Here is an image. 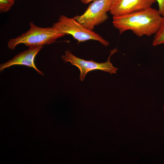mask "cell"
Listing matches in <instances>:
<instances>
[{"instance_id":"1","label":"cell","mask_w":164,"mask_h":164,"mask_svg":"<svg viewBox=\"0 0 164 164\" xmlns=\"http://www.w3.org/2000/svg\"><path fill=\"white\" fill-rule=\"evenodd\" d=\"M162 17L158 10L150 7L126 15L113 16L112 23L120 34L131 30L138 36H150L158 31Z\"/></svg>"},{"instance_id":"2","label":"cell","mask_w":164,"mask_h":164,"mask_svg":"<svg viewBox=\"0 0 164 164\" xmlns=\"http://www.w3.org/2000/svg\"><path fill=\"white\" fill-rule=\"evenodd\" d=\"M29 26L26 32L9 40L7 46L9 49L14 50L20 44H23L29 48L43 46L54 43L57 39L66 35L53 26L41 27L32 22L29 23Z\"/></svg>"},{"instance_id":"3","label":"cell","mask_w":164,"mask_h":164,"mask_svg":"<svg viewBox=\"0 0 164 164\" xmlns=\"http://www.w3.org/2000/svg\"><path fill=\"white\" fill-rule=\"evenodd\" d=\"M52 26L66 35H71L78 43L92 40L97 41L105 46H108L109 44V42L101 36L86 28L74 18L61 15Z\"/></svg>"},{"instance_id":"4","label":"cell","mask_w":164,"mask_h":164,"mask_svg":"<svg viewBox=\"0 0 164 164\" xmlns=\"http://www.w3.org/2000/svg\"><path fill=\"white\" fill-rule=\"evenodd\" d=\"M117 51V48L111 50L107 60L104 63H98L92 60H86L79 58L74 55L69 50L65 51V54L62 55L61 59L64 62H70L79 69L80 71V80L83 81L87 73L91 71L100 70L111 74L115 73L118 69L113 66L110 62V59L112 55Z\"/></svg>"},{"instance_id":"5","label":"cell","mask_w":164,"mask_h":164,"mask_svg":"<svg viewBox=\"0 0 164 164\" xmlns=\"http://www.w3.org/2000/svg\"><path fill=\"white\" fill-rule=\"evenodd\" d=\"M111 0L94 1L88 6L84 13L73 18L87 29L93 31L95 26L106 21L108 18Z\"/></svg>"},{"instance_id":"6","label":"cell","mask_w":164,"mask_h":164,"mask_svg":"<svg viewBox=\"0 0 164 164\" xmlns=\"http://www.w3.org/2000/svg\"><path fill=\"white\" fill-rule=\"evenodd\" d=\"M155 0H111L109 12L113 16L126 15L150 7Z\"/></svg>"},{"instance_id":"7","label":"cell","mask_w":164,"mask_h":164,"mask_svg":"<svg viewBox=\"0 0 164 164\" xmlns=\"http://www.w3.org/2000/svg\"><path fill=\"white\" fill-rule=\"evenodd\" d=\"M43 47L29 48L28 49L19 53L11 60L1 64L0 71L2 72L4 69L12 66L22 65L32 67L40 74L44 75L43 73L37 68L34 63L35 56Z\"/></svg>"},{"instance_id":"8","label":"cell","mask_w":164,"mask_h":164,"mask_svg":"<svg viewBox=\"0 0 164 164\" xmlns=\"http://www.w3.org/2000/svg\"><path fill=\"white\" fill-rule=\"evenodd\" d=\"M152 44L154 46L164 44V16H162L159 29L154 34Z\"/></svg>"},{"instance_id":"9","label":"cell","mask_w":164,"mask_h":164,"mask_svg":"<svg viewBox=\"0 0 164 164\" xmlns=\"http://www.w3.org/2000/svg\"><path fill=\"white\" fill-rule=\"evenodd\" d=\"M15 0H0V12L4 13L9 11L13 5Z\"/></svg>"},{"instance_id":"10","label":"cell","mask_w":164,"mask_h":164,"mask_svg":"<svg viewBox=\"0 0 164 164\" xmlns=\"http://www.w3.org/2000/svg\"><path fill=\"white\" fill-rule=\"evenodd\" d=\"M158 3V10L162 16H164V0H155Z\"/></svg>"},{"instance_id":"11","label":"cell","mask_w":164,"mask_h":164,"mask_svg":"<svg viewBox=\"0 0 164 164\" xmlns=\"http://www.w3.org/2000/svg\"><path fill=\"white\" fill-rule=\"evenodd\" d=\"M97 0H80V1L83 3L85 4H87L91 1H94Z\"/></svg>"},{"instance_id":"12","label":"cell","mask_w":164,"mask_h":164,"mask_svg":"<svg viewBox=\"0 0 164 164\" xmlns=\"http://www.w3.org/2000/svg\"><path fill=\"white\" fill-rule=\"evenodd\" d=\"M163 110H164V107H163Z\"/></svg>"},{"instance_id":"13","label":"cell","mask_w":164,"mask_h":164,"mask_svg":"<svg viewBox=\"0 0 164 164\" xmlns=\"http://www.w3.org/2000/svg\"></svg>"}]
</instances>
